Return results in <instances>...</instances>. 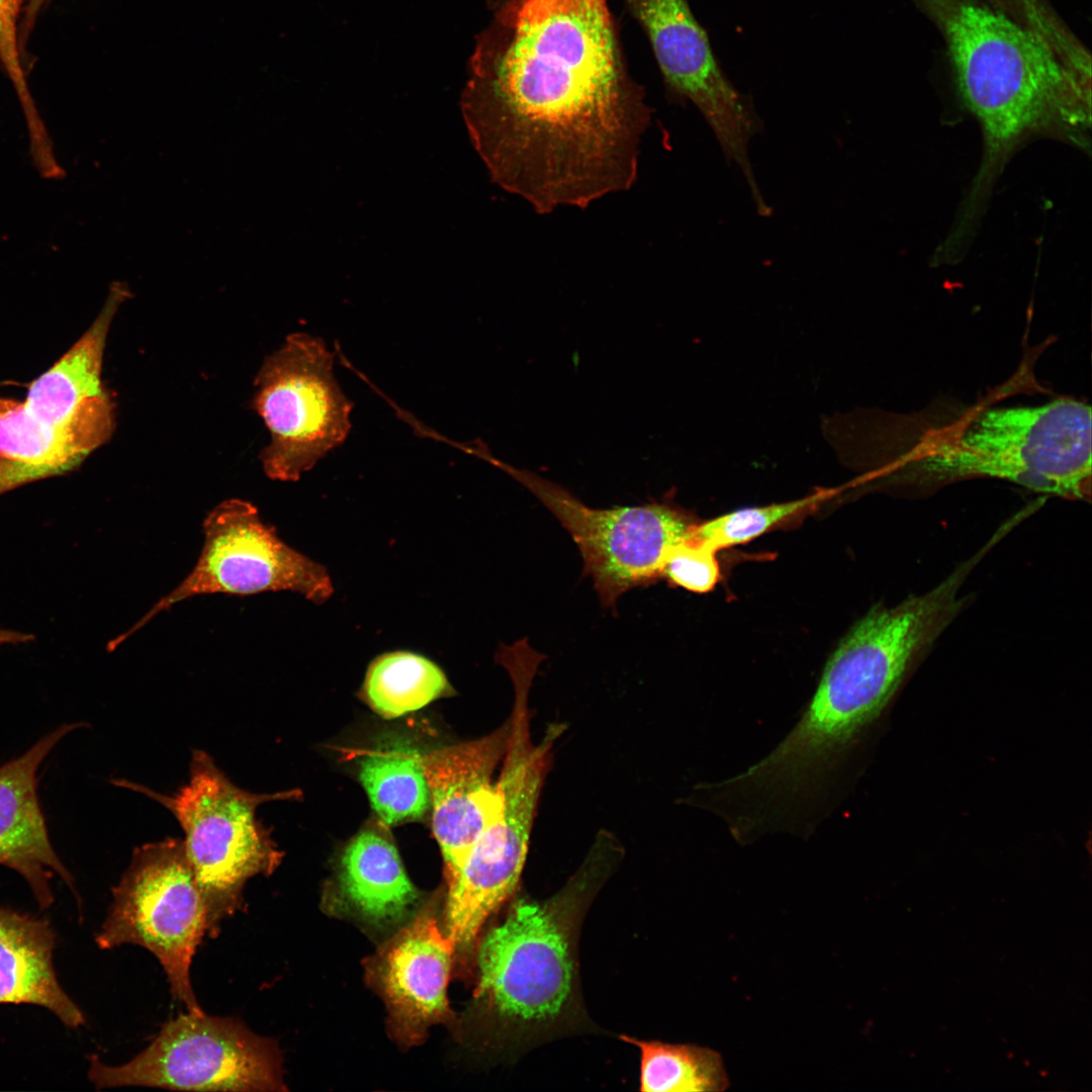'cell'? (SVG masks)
<instances>
[{
    "label": "cell",
    "instance_id": "obj_1",
    "mask_svg": "<svg viewBox=\"0 0 1092 1092\" xmlns=\"http://www.w3.org/2000/svg\"><path fill=\"white\" fill-rule=\"evenodd\" d=\"M462 111L491 178L541 214L629 190L651 120L608 0H517L475 41Z\"/></svg>",
    "mask_w": 1092,
    "mask_h": 1092
},
{
    "label": "cell",
    "instance_id": "obj_2",
    "mask_svg": "<svg viewBox=\"0 0 1092 1092\" xmlns=\"http://www.w3.org/2000/svg\"><path fill=\"white\" fill-rule=\"evenodd\" d=\"M875 429L874 477L906 494L972 478L1006 480L1073 500L1091 497V407L937 402L890 414Z\"/></svg>",
    "mask_w": 1092,
    "mask_h": 1092
},
{
    "label": "cell",
    "instance_id": "obj_3",
    "mask_svg": "<svg viewBox=\"0 0 1092 1092\" xmlns=\"http://www.w3.org/2000/svg\"><path fill=\"white\" fill-rule=\"evenodd\" d=\"M973 570L965 560L931 589L871 609L829 657L800 721L744 771L747 782L769 799L786 798L825 774L962 612L968 601L962 588Z\"/></svg>",
    "mask_w": 1092,
    "mask_h": 1092
},
{
    "label": "cell",
    "instance_id": "obj_4",
    "mask_svg": "<svg viewBox=\"0 0 1092 1092\" xmlns=\"http://www.w3.org/2000/svg\"><path fill=\"white\" fill-rule=\"evenodd\" d=\"M622 854L600 833L579 869L554 895L517 900L480 941L475 998L518 1054L581 1022L578 938L596 894Z\"/></svg>",
    "mask_w": 1092,
    "mask_h": 1092
},
{
    "label": "cell",
    "instance_id": "obj_5",
    "mask_svg": "<svg viewBox=\"0 0 1092 1092\" xmlns=\"http://www.w3.org/2000/svg\"><path fill=\"white\" fill-rule=\"evenodd\" d=\"M944 32L959 91L983 129L985 180L1027 133L1090 120L1089 71L1042 34L975 0H927Z\"/></svg>",
    "mask_w": 1092,
    "mask_h": 1092
},
{
    "label": "cell",
    "instance_id": "obj_6",
    "mask_svg": "<svg viewBox=\"0 0 1092 1092\" xmlns=\"http://www.w3.org/2000/svg\"><path fill=\"white\" fill-rule=\"evenodd\" d=\"M189 768L188 782L171 795L126 780L113 783L160 803L180 824L185 853L204 900L207 933L215 937L221 922L243 908L246 883L258 875L270 876L283 858L257 818V809L297 793L246 791L203 750H193Z\"/></svg>",
    "mask_w": 1092,
    "mask_h": 1092
},
{
    "label": "cell",
    "instance_id": "obj_7",
    "mask_svg": "<svg viewBox=\"0 0 1092 1092\" xmlns=\"http://www.w3.org/2000/svg\"><path fill=\"white\" fill-rule=\"evenodd\" d=\"M205 933L206 908L183 840L167 837L133 850L95 940L103 949L127 943L147 948L163 967L173 996L188 1012L201 1014L190 966Z\"/></svg>",
    "mask_w": 1092,
    "mask_h": 1092
},
{
    "label": "cell",
    "instance_id": "obj_8",
    "mask_svg": "<svg viewBox=\"0 0 1092 1092\" xmlns=\"http://www.w3.org/2000/svg\"><path fill=\"white\" fill-rule=\"evenodd\" d=\"M96 1088L159 1087L186 1091H285L277 1043L239 1019L180 1015L131 1061L109 1066L90 1059Z\"/></svg>",
    "mask_w": 1092,
    "mask_h": 1092
},
{
    "label": "cell",
    "instance_id": "obj_9",
    "mask_svg": "<svg viewBox=\"0 0 1092 1092\" xmlns=\"http://www.w3.org/2000/svg\"><path fill=\"white\" fill-rule=\"evenodd\" d=\"M334 358L323 339L294 333L265 359L254 407L270 433L260 454L269 478L298 480L348 437L353 402L334 376Z\"/></svg>",
    "mask_w": 1092,
    "mask_h": 1092
},
{
    "label": "cell",
    "instance_id": "obj_10",
    "mask_svg": "<svg viewBox=\"0 0 1092 1092\" xmlns=\"http://www.w3.org/2000/svg\"><path fill=\"white\" fill-rule=\"evenodd\" d=\"M534 494L577 545L583 574L592 577L602 605L616 609L629 589L662 577L671 549L689 538L697 523L671 503L594 509L563 486L527 469L489 458Z\"/></svg>",
    "mask_w": 1092,
    "mask_h": 1092
},
{
    "label": "cell",
    "instance_id": "obj_11",
    "mask_svg": "<svg viewBox=\"0 0 1092 1092\" xmlns=\"http://www.w3.org/2000/svg\"><path fill=\"white\" fill-rule=\"evenodd\" d=\"M202 530L203 545L192 570L110 647H117L160 613L198 596L291 592L320 605L334 593L326 567L285 543L252 503L239 498L219 503L205 516Z\"/></svg>",
    "mask_w": 1092,
    "mask_h": 1092
},
{
    "label": "cell",
    "instance_id": "obj_12",
    "mask_svg": "<svg viewBox=\"0 0 1092 1092\" xmlns=\"http://www.w3.org/2000/svg\"><path fill=\"white\" fill-rule=\"evenodd\" d=\"M515 701L504 764L496 784L503 795L498 816L476 840L454 878L458 893L473 905L494 908L516 891L552 748L564 727L552 724L533 743L528 699L530 678L513 679Z\"/></svg>",
    "mask_w": 1092,
    "mask_h": 1092
},
{
    "label": "cell",
    "instance_id": "obj_13",
    "mask_svg": "<svg viewBox=\"0 0 1092 1092\" xmlns=\"http://www.w3.org/2000/svg\"><path fill=\"white\" fill-rule=\"evenodd\" d=\"M508 736L507 722L481 738L422 755L432 828L444 858L447 882L500 812L503 795L492 775L504 757Z\"/></svg>",
    "mask_w": 1092,
    "mask_h": 1092
},
{
    "label": "cell",
    "instance_id": "obj_14",
    "mask_svg": "<svg viewBox=\"0 0 1092 1092\" xmlns=\"http://www.w3.org/2000/svg\"><path fill=\"white\" fill-rule=\"evenodd\" d=\"M453 941L430 914L418 916L370 963V978L384 998L397 1031L410 1040L450 1014L447 986Z\"/></svg>",
    "mask_w": 1092,
    "mask_h": 1092
},
{
    "label": "cell",
    "instance_id": "obj_15",
    "mask_svg": "<svg viewBox=\"0 0 1092 1092\" xmlns=\"http://www.w3.org/2000/svg\"><path fill=\"white\" fill-rule=\"evenodd\" d=\"M83 723H66L19 757L0 766V864L19 874L41 909L54 902L58 876L76 894L75 881L55 851L37 796V770L53 748Z\"/></svg>",
    "mask_w": 1092,
    "mask_h": 1092
},
{
    "label": "cell",
    "instance_id": "obj_16",
    "mask_svg": "<svg viewBox=\"0 0 1092 1092\" xmlns=\"http://www.w3.org/2000/svg\"><path fill=\"white\" fill-rule=\"evenodd\" d=\"M113 428V403L108 394L56 425L37 419L24 401L0 397V459L44 467L61 475L104 444Z\"/></svg>",
    "mask_w": 1092,
    "mask_h": 1092
},
{
    "label": "cell",
    "instance_id": "obj_17",
    "mask_svg": "<svg viewBox=\"0 0 1092 1092\" xmlns=\"http://www.w3.org/2000/svg\"><path fill=\"white\" fill-rule=\"evenodd\" d=\"M56 934L46 919L0 909V1004L43 1007L70 1028L84 1024L82 1010L58 981Z\"/></svg>",
    "mask_w": 1092,
    "mask_h": 1092
},
{
    "label": "cell",
    "instance_id": "obj_18",
    "mask_svg": "<svg viewBox=\"0 0 1092 1092\" xmlns=\"http://www.w3.org/2000/svg\"><path fill=\"white\" fill-rule=\"evenodd\" d=\"M339 890L350 910L378 925L398 922L418 899L396 848L372 829L357 834L343 851Z\"/></svg>",
    "mask_w": 1092,
    "mask_h": 1092
},
{
    "label": "cell",
    "instance_id": "obj_19",
    "mask_svg": "<svg viewBox=\"0 0 1092 1092\" xmlns=\"http://www.w3.org/2000/svg\"><path fill=\"white\" fill-rule=\"evenodd\" d=\"M127 295L123 285L114 286L90 328L30 385L24 403L37 419L59 424L107 394L101 383L106 338L118 306Z\"/></svg>",
    "mask_w": 1092,
    "mask_h": 1092
},
{
    "label": "cell",
    "instance_id": "obj_20",
    "mask_svg": "<svg viewBox=\"0 0 1092 1092\" xmlns=\"http://www.w3.org/2000/svg\"><path fill=\"white\" fill-rule=\"evenodd\" d=\"M422 755L403 744L379 746L361 761L359 779L377 815L388 825L424 816L430 793Z\"/></svg>",
    "mask_w": 1092,
    "mask_h": 1092
},
{
    "label": "cell",
    "instance_id": "obj_21",
    "mask_svg": "<svg viewBox=\"0 0 1092 1092\" xmlns=\"http://www.w3.org/2000/svg\"><path fill=\"white\" fill-rule=\"evenodd\" d=\"M451 690L443 670L428 657L406 650L385 652L367 668L362 696L385 718L417 711Z\"/></svg>",
    "mask_w": 1092,
    "mask_h": 1092
},
{
    "label": "cell",
    "instance_id": "obj_22",
    "mask_svg": "<svg viewBox=\"0 0 1092 1092\" xmlns=\"http://www.w3.org/2000/svg\"><path fill=\"white\" fill-rule=\"evenodd\" d=\"M622 1039L640 1052V1090L645 1092H721L729 1085L721 1055L707 1046Z\"/></svg>",
    "mask_w": 1092,
    "mask_h": 1092
},
{
    "label": "cell",
    "instance_id": "obj_23",
    "mask_svg": "<svg viewBox=\"0 0 1092 1092\" xmlns=\"http://www.w3.org/2000/svg\"><path fill=\"white\" fill-rule=\"evenodd\" d=\"M829 493L815 492L787 503L737 510L703 524H696L692 536L714 551L746 543L786 519L813 508Z\"/></svg>",
    "mask_w": 1092,
    "mask_h": 1092
},
{
    "label": "cell",
    "instance_id": "obj_24",
    "mask_svg": "<svg viewBox=\"0 0 1092 1092\" xmlns=\"http://www.w3.org/2000/svg\"><path fill=\"white\" fill-rule=\"evenodd\" d=\"M716 551L706 544L689 538L675 545L665 560L662 577L693 593L710 592L720 578Z\"/></svg>",
    "mask_w": 1092,
    "mask_h": 1092
},
{
    "label": "cell",
    "instance_id": "obj_25",
    "mask_svg": "<svg viewBox=\"0 0 1092 1092\" xmlns=\"http://www.w3.org/2000/svg\"><path fill=\"white\" fill-rule=\"evenodd\" d=\"M24 0H0V52L7 73L18 91L25 96V66L20 57L17 28Z\"/></svg>",
    "mask_w": 1092,
    "mask_h": 1092
},
{
    "label": "cell",
    "instance_id": "obj_26",
    "mask_svg": "<svg viewBox=\"0 0 1092 1092\" xmlns=\"http://www.w3.org/2000/svg\"><path fill=\"white\" fill-rule=\"evenodd\" d=\"M50 0H24L17 28V42L20 57L25 67L29 57L26 54V43L35 25V21Z\"/></svg>",
    "mask_w": 1092,
    "mask_h": 1092
},
{
    "label": "cell",
    "instance_id": "obj_27",
    "mask_svg": "<svg viewBox=\"0 0 1092 1092\" xmlns=\"http://www.w3.org/2000/svg\"><path fill=\"white\" fill-rule=\"evenodd\" d=\"M32 639L30 634L16 632L12 630L0 629V645L1 644H16L27 642Z\"/></svg>",
    "mask_w": 1092,
    "mask_h": 1092
},
{
    "label": "cell",
    "instance_id": "obj_28",
    "mask_svg": "<svg viewBox=\"0 0 1092 1092\" xmlns=\"http://www.w3.org/2000/svg\"><path fill=\"white\" fill-rule=\"evenodd\" d=\"M512 1H517V0H489L490 8L492 10H494V9L500 7L502 5H505V4H507L509 2H512Z\"/></svg>",
    "mask_w": 1092,
    "mask_h": 1092
},
{
    "label": "cell",
    "instance_id": "obj_29",
    "mask_svg": "<svg viewBox=\"0 0 1092 1092\" xmlns=\"http://www.w3.org/2000/svg\"><path fill=\"white\" fill-rule=\"evenodd\" d=\"M0 69H1L2 71H4V63H3V59H2V55H1V52H0Z\"/></svg>",
    "mask_w": 1092,
    "mask_h": 1092
}]
</instances>
